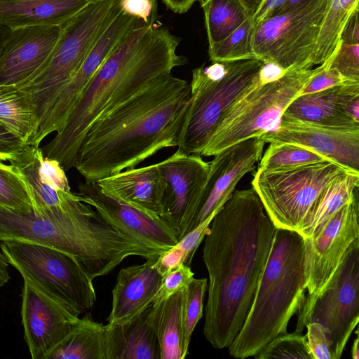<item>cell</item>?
<instances>
[{"instance_id":"obj_18","label":"cell","mask_w":359,"mask_h":359,"mask_svg":"<svg viewBox=\"0 0 359 359\" xmlns=\"http://www.w3.org/2000/svg\"><path fill=\"white\" fill-rule=\"evenodd\" d=\"M78 194L123 234L164 251L178 242L177 235L161 218L153 217L104 193L96 182L81 183Z\"/></svg>"},{"instance_id":"obj_17","label":"cell","mask_w":359,"mask_h":359,"mask_svg":"<svg viewBox=\"0 0 359 359\" xmlns=\"http://www.w3.org/2000/svg\"><path fill=\"white\" fill-rule=\"evenodd\" d=\"M315 151L345 169L359 172V129L325 126L283 114L278 126L261 137Z\"/></svg>"},{"instance_id":"obj_54","label":"cell","mask_w":359,"mask_h":359,"mask_svg":"<svg viewBox=\"0 0 359 359\" xmlns=\"http://www.w3.org/2000/svg\"><path fill=\"white\" fill-rule=\"evenodd\" d=\"M356 337L354 339L352 348H351V358L353 359H358L359 358V350H358V343L359 338L358 334V330H356Z\"/></svg>"},{"instance_id":"obj_25","label":"cell","mask_w":359,"mask_h":359,"mask_svg":"<svg viewBox=\"0 0 359 359\" xmlns=\"http://www.w3.org/2000/svg\"><path fill=\"white\" fill-rule=\"evenodd\" d=\"M43 156L41 147L25 144L8 162L27 184L33 214L39 217H57L72 210L82 199L79 194L53 189L41 180L39 164Z\"/></svg>"},{"instance_id":"obj_47","label":"cell","mask_w":359,"mask_h":359,"mask_svg":"<svg viewBox=\"0 0 359 359\" xmlns=\"http://www.w3.org/2000/svg\"><path fill=\"white\" fill-rule=\"evenodd\" d=\"M286 0H264L256 12L251 16L257 26L262 22L273 17Z\"/></svg>"},{"instance_id":"obj_5","label":"cell","mask_w":359,"mask_h":359,"mask_svg":"<svg viewBox=\"0 0 359 359\" xmlns=\"http://www.w3.org/2000/svg\"><path fill=\"white\" fill-rule=\"evenodd\" d=\"M304 238L276 229L269 258L239 332L228 347L236 358L254 357L279 334L306 298Z\"/></svg>"},{"instance_id":"obj_48","label":"cell","mask_w":359,"mask_h":359,"mask_svg":"<svg viewBox=\"0 0 359 359\" xmlns=\"http://www.w3.org/2000/svg\"><path fill=\"white\" fill-rule=\"evenodd\" d=\"M165 6L175 13L187 12L195 2L198 0H162Z\"/></svg>"},{"instance_id":"obj_39","label":"cell","mask_w":359,"mask_h":359,"mask_svg":"<svg viewBox=\"0 0 359 359\" xmlns=\"http://www.w3.org/2000/svg\"><path fill=\"white\" fill-rule=\"evenodd\" d=\"M194 273L189 265L180 263L166 271L153 302L154 305L161 304L172 294L184 290L194 278Z\"/></svg>"},{"instance_id":"obj_42","label":"cell","mask_w":359,"mask_h":359,"mask_svg":"<svg viewBox=\"0 0 359 359\" xmlns=\"http://www.w3.org/2000/svg\"><path fill=\"white\" fill-rule=\"evenodd\" d=\"M347 82L336 70L327 67L326 62H323L318 67L316 72L304 86L300 95L320 91Z\"/></svg>"},{"instance_id":"obj_53","label":"cell","mask_w":359,"mask_h":359,"mask_svg":"<svg viewBox=\"0 0 359 359\" xmlns=\"http://www.w3.org/2000/svg\"><path fill=\"white\" fill-rule=\"evenodd\" d=\"M11 30L0 25V56L8 41Z\"/></svg>"},{"instance_id":"obj_21","label":"cell","mask_w":359,"mask_h":359,"mask_svg":"<svg viewBox=\"0 0 359 359\" xmlns=\"http://www.w3.org/2000/svg\"><path fill=\"white\" fill-rule=\"evenodd\" d=\"M101 190L156 218H161L164 182L157 163L131 168L96 182Z\"/></svg>"},{"instance_id":"obj_43","label":"cell","mask_w":359,"mask_h":359,"mask_svg":"<svg viewBox=\"0 0 359 359\" xmlns=\"http://www.w3.org/2000/svg\"><path fill=\"white\" fill-rule=\"evenodd\" d=\"M39 175L41 180L53 189L71 191L65 170L56 160L43 156L39 164Z\"/></svg>"},{"instance_id":"obj_20","label":"cell","mask_w":359,"mask_h":359,"mask_svg":"<svg viewBox=\"0 0 359 359\" xmlns=\"http://www.w3.org/2000/svg\"><path fill=\"white\" fill-rule=\"evenodd\" d=\"M158 255L142 264L122 268L112 290L111 309L107 318V326L125 324L153 304L161 283L162 275L155 264Z\"/></svg>"},{"instance_id":"obj_26","label":"cell","mask_w":359,"mask_h":359,"mask_svg":"<svg viewBox=\"0 0 359 359\" xmlns=\"http://www.w3.org/2000/svg\"><path fill=\"white\" fill-rule=\"evenodd\" d=\"M88 3L85 0H0V25L11 30L62 25Z\"/></svg>"},{"instance_id":"obj_19","label":"cell","mask_w":359,"mask_h":359,"mask_svg":"<svg viewBox=\"0 0 359 359\" xmlns=\"http://www.w3.org/2000/svg\"><path fill=\"white\" fill-rule=\"evenodd\" d=\"M61 25L36 26L11 30L0 56V86L22 87L48 62Z\"/></svg>"},{"instance_id":"obj_49","label":"cell","mask_w":359,"mask_h":359,"mask_svg":"<svg viewBox=\"0 0 359 359\" xmlns=\"http://www.w3.org/2000/svg\"><path fill=\"white\" fill-rule=\"evenodd\" d=\"M344 110L353 121L359 123V95L348 100L344 104Z\"/></svg>"},{"instance_id":"obj_6","label":"cell","mask_w":359,"mask_h":359,"mask_svg":"<svg viewBox=\"0 0 359 359\" xmlns=\"http://www.w3.org/2000/svg\"><path fill=\"white\" fill-rule=\"evenodd\" d=\"M257 57L212 62L192 70L191 99L179 135V151L200 154L231 107L261 79Z\"/></svg>"},{"instance_id":"obj_23","label":"cell","mask_w":359,"mask_h":359,"mask_svg":"<svg viewBox=\"0 0 359 359\" xmlns=\"http://www.w3.org/2000/svg\"><path fill=\"white\" fill-rule=\"evenodd\" d=\"M359 95V82H347L320 91L299 95L283 114L293 118L332 128L359 129V123L345 112L344 104Z\"/></svg>"},{"instance_id":"obj_24","label":"cell","mask_w":359,"mask_h":359,"mask_svg":"<svg viewBox=\"0 0 359 359\" xmlns=\"http://www.w3.org/2000/svg\"><path fill=\"white\" fill-rule=\"evenodd\" d=\"M159 304H151L132 320L105 327L106 359H161L156 332Z\"/></svg>"},{"instance_id":"obj_52","label":"cell","mask_w":359,"mask_h":359,"mask_svg":"<svg viewBox=\"0 0 359 359\" xmlns=\"http://www.w3.org/2000/svg\"><path fill=\"white\" fill-rule=\"evenodd\" d=\"M251 17L264 0H240Z\"/></svg>"},{"instance_id":"obj_30","label":"cell","mask_w":359,"mask_h":359,"mask_svg":"<svg viewBox=\"0 0 359 359\" xmlns=\"http://www.w3.org/2000/svg\"><path fill=\"white\" fill-rule=\"evenodd\" d=\"M185 290L159 304L156 332L161 359H183L182 308Z\"/></svg>"},{"instance_id":"obj_13","label":"cell","mask_w":359,"mask_h":359,"mask_svg":"<svg viewBox=\"0 0 359 359\" xmlns=\"http://www.w3.org/2000/svg\"><path fill=\"white\" fill-rule=\"evenodd\" d=\"M359 320V239L349 248L331 282L308 316L325 329L334 359H339ZM306 323V324H307Z\"/></svg>"},{"instance_id":"obj_28","label":"cell","mask_w":359,"mask_h":359,"mask_svg":"<svg viewBox=\"0 0 359 359\" xmlns=\"http://www.w3.org/2000/svg\"><path fill=\"white\" fill-rule=\"evenodd\" d=\"M47 359H106L104 325L86 313L55 346Z\"/></svg>"},{"instance_id":"obj_37","label":"cell","mask_w":359,"mask_h":359,"mask_svg":"<svg viewBox=\"0 0 359 359\" xmlns=\"http://www.w3.org/2000/svg\"><path fill=\"white\" fill-rule=\"evenodd\" d=\"M256 359L301 358L312 359L306 334L285 332L275 337L257 355Z\"/></svg>"},{"instance_id":"obj_50","label":"cell","mask_w":359,"mask_h":359,"mask_svg":"<svg viewBox=\"0 0 359 359\" xmlns=\"http://www.w3.org/2000/svg\"><path fill=\"white\" fill-rule=\"evenodd\" d=\"M8 268L9 264L0 250V289L6 284L11 278Z\"/></svg>"},{"instance_id":"obj_7","label":"cell","mask_w":359,"mask_h":359,"mask_svg":"<svg viewBox=\"0 0 359 359\" xmlns=\"http://www.w3.org/2000/svg\"><path fill=\"white\" fill-rule=\"evenodd\" d=\"M121 12L120 0L89 2L61 25L59 39L44 68L30 81L20 87L31 97L39 128L60 93Z\"/></svg>"},{"instance_id":"obj_3","label":"cell","mask_w":359,"mask_h":359,"mask_svg":"<svg viewBox=\"0 0 359 359\" xmlns=\"http://www.w3.org/2000/svg\"><path fill=\"white\" fill-rule=\"evenodd\" d=\"M180 39L156 21L140 20L95 72L55 137L42 148L65 171L74 168L89 128L154 81L187 63Z\"/></svg>"},{"instance_id":"obj_22","label":"cell","mask_w":359,"mask_h":359,"mask_svg":"<svg viewBox=\"0 0 359 359\" xmlns=\"http://www.w3.org/2000/svg\"><path fill=\"white\" fill-rule=\"evenodd\" d=\"M140 20L121 11L94 46L79 69L60 93L53 106L57 114L67 116L71 112L97 69Z\"/></svg>"},{"instance_id":"obj_44","label":"cell","mask_w":359,"mask_h":359,"mask_svg":"<svg viewBox=\"0 0 359 359\" xmlns=\"http://www.w3.org/2000/svg\"><path fill=\"white\" fill-rule=\"evenodd\" d=\"M121 11L145 22L156 21V0H120Z\"/></svg>"},{"instance_id":"obj_55","label":"cell","mask_w":359,"mask_h":359,"mask_svg":"<svg viewBox=\"0 0 359 359\" xmlns=\"http://www.w3.org/2000/svg\"><path fill=\"white\" fill-rule=\"evenodd\" d=\"M85 1H87L88 2H93V1H102V0H85Z\"/></svg>"},{"instance_id":"obj_38","label":"cell","mask_w":359,"mask_h":359,"mask_svg":"<svg viewBox=\"0 0 359 359\" xmlns=\"http://www.w3.org/2000/svg\"><path fill=\"white\" fill-rule=\"evenodd\" d=\"M325 62L328 68L336 70L345 80L359 82V44L339 41Z\"/></svg>"},{"instance_id":"obj_31","label":"cell","mask_w":359,"mask_h":359,"mask_svg":"<svg viewBox=\"0 0 359 359\" xmlns=\"http://www.w3.org/2000/svg\"><path fill=\"white\" fill-rule=\"evenodd\" d=\"M201 7L208 46L224 40L250 17L240 0H203Z\"/></svg>"},{"instance_id":"obj_51","label":"cell","mask_w":359,"mask_h":359,"mask_svg":"<svg viewBox=\"0 0 359 359\" xmlns=\"http://www.w3.org/2000/svg\"><path fill=\"white\" fill-rule=\"evenodd\" d=\"M309 1V0H286L283 6L277 11L274 16L289 12Z\"/></svg>"},{"instance_id":"obj_8","label":"cell","mask_w":359,"mask_h":359,"mask_svg":"<svg viewBox=\"0 0 359 359\" xmlns=\"http://www.w3.org/2000/svg\"><path fill=\"white\" fill-rule=\"evenodd\" d=\"M315 69H287L273 80L261 79L226 111L201 153L212 156L253 137H261L278 126L285 109L316 72Z\"/></svg>"},{"instance_id":"obj_11","label":"cell","mask_w":359,"mask_h":359,"mask_svg":"<svg viewBox=\"0 0 359 359\" xmlns=\"http://www.w3.org/2000/svg\"><path fill=\"white\" fill-rule=\"evenodd\" d=\"M331 1L309 0L257 25L253 37L255 56L284 70L311 69L315 45Z\"/></svg>"},{"instance_id":"obj_45","label":"cell","mask_w":359,"mask_h":359,"mask_svg":"<svg viewBox=\"0 0 359 359\" xmlns=\"http://www.w3.org/2000/svg\"><path fill=\"white\" fill-rule=\"evenodd\" d=\"M25 145L0 125V160L8 161Z\"/></svg>"},{"instance_id":"obj_41","label":"cell","mask_w":359,"mask_h":359,"mask_svg":"<svg viewBox=\"0 0 359 359\" xmlns=\"http://www.w3.org/2000/svg\"><path fill=\"white\" fill-rule=\"evenodd\" d=\"M305 328L307 345L312 359H334L324 327L317 322H309Z\"/></svg>"},{"instance_id":"obj_15","label":"cell","mask_w":359,"mask_h":359,"mask_svg":"<svg viewBox=\"0 0 359 359\" xmlns=\"http://www.w3.org/2000/svg\"><path fill=\"white\" fill-rule=\"evenodd\" d=\"M22 277L24 339L32 358L47 359L78 323L79 314L28 277Z\"/></svg>"},{"instance_id":"obj_29","label":"cell","mask_w":359,"mask_h":359,"mask_svg":"<svg viewBox=\"0 0 359 359\" xmlns=\"http://www.w3.org/2000/svg\"><path fill=\"white\" fill-rule=\"evenodd\" d=\"M0 125L24 144H31L39 121L26 91L15 86H0Z\"/></svg>"},{"instance_id":"obj_14","label":"cell","mask_w":359,"mask_h":359,"mask_svg":"<svg viewBox=\"0 0 359 359\" xmlns=\"http://www.w3.org/2000/svg\"><path fill=\"white\" fill-rule=\"evenodd\" d=\"M157 165L164 182L161 219L179 241L187 233L193 219L210 163L200 154L177 150Z\"/></svg>"},{"instance_id":"obj_32","label":"cell","mask_w":359,"mask_h":359,"mask_svg":"<svg viewBox=\"0 0 359 359\" xmlns=\"http://www.w3.org/2000/svg\"><path fill=\"white\" fill-rule=\"evenodd\" d=\"M359 0H332L324 17L313 54V65H320L332 55L341 32Z\"/></svg>"},{"instance_id":"obj_46","label":"cell","mask_w":359,"mask_h":359,"mask_svg":"<svg viewBox=\"0 0 359 359\" xmlns=\"http://www.w3.org/2000/svg\"><path fill=\"white\" fill-rule=\"evenodd\" d=\"M359 8L351 15L345 24L339 37V41L348 44H359Z\"/></svg>"},{"instance_id":"obj_10","label":"cell","mask_w":359,"mask_h":359,"mask_svg":"<svg viewBox=\"0 0 359 359\" xmlns=\"http://www.w3.org/2000/svg\"><path fill=\"white\" fill-rule=\"evenodd\" d=\"M9 264L79 315L91 309L96 294L91 280L69 255L48 246L9 241L0 243Z\"/></svg>"},{"instance_id":"obj_2","label":"cell","mask_w":359,"mask_h":359,"mask_svg":"<svg viewBox=\"0 0 359 359\" xmlns=\"http://www.w3.org/2000/svg\"><path fill=\"white\" fill-rule=\"evenodd\" d=\"M190 99L186 80L171 74L154 81L93 123L74 168L86 182H95L177 146Z\"/></svg>"},{"instance_id":"obj_27","label":"cell","mask_w":359,"mask_h":359,"mask_svg":"<svg viewBox=\"0 0 359 359\" xmlns=\"http://www.w3.org/2000/svg\"><path fill=\"white\" fill-rule=\"evenodd\" d=\"M359 172H348L320 195L297 231L303 238L314 237L332 217L358 194Z\"/></svg>"},{"instance_id":"obj_33","label":"cell","mask_w":359,"mask_h":359,"mask_svg":"<svg viewBox=\"0 0 359 359\" xmlns=\"http://www.w3.org/2000/svg\"><path fill=\"white\" fill-rule=\"evenodd\" d=\"M329 161L318 153L290 143L271 142L262 154L259 168L275 170Z\"/></svg>"},{"instance_id":"obj_12","label":"cell","mask_w":359,"mask_h":359,"mask_svg":"<svg viewBox=\"0 0 359 359\" xmlns=\"http://www.w3.org/2000/svg\"><path fill=\"white\" fill-rule=\"evenodd\" d=\"M358 194L314 237L304 238V269L308 295L297 312L295 331L302 333L316 299L325 290L350 246L359 239Z\"/></svg>"},{"instance_id":"obj_4","label":"cell","mask_w":359,"mask_h":359,"mask_svg":"<svg viewBox=\"0 0 359 359\" xmlns=\"http://www.w3.org/2000/svg\"><path fill=\"white\" fill-rule=\"evenodd\" d=\"M16 241L64 252L91 280L139 254L138 241L118 231L83 201L57 217H36L0 206V242Z\"/></svg>"},{"instance_id":"obj_36","label":"cell","mask_w":359,"mask_h":359,"mask_svg":"<svg viewBox=\"0 0 359 359\" xmlns=\"http://www.w3.org/2000/svg\"><path fill=\"white\" fill-rule=\"evenodd\" d=\"M207 278H194L184 292L182 308V357L189 353L193 332L203 316Z\"/></svg>"},{"instance_id":"obj_16","label":"cell","mask_w":359,"mask_h":359,"mask_svg":"<svg viewBox=\"0 0 359 359\" xmlns=\"http://www.w3.org/2000/svg\"><path fill=\"white\" fill-rule=\"evenodd\" d=\"M265 143L262 137L250 138L213 156L187 233L219 212L243 177L254 171L262 158Z\"/></svg>"},{"instance_id":"obj_35","label":"cell","mask_w":359,"mask_h":359,"mask_svg":"<svg viewBox=\"0 0 359 359\" xmlns=\"http://www.w3.org/2000/svg\"><path fill=\"white\" fill-rule=\"evenodd\" d=\"M0 206L20 213L32 212V203L27 183L11 164L0 160Z\"/></svg>"},{"instance_id":"obj_1","label":"cell","mask_w":359,"mask_h":359,"mask_svg":"<svg viewBox=\"0 0 359 359\" xmlns=\"http://www.w3.org/2000/svg\"><path fill=\"white\" fill-rule=\"evenodd\" d=\"M276 229L252 188L234 191L212 219L203 259L209 278L203 334L213 348H228L243 327Z\"/></svg>"},{"instance_id":"obj_34","label":"cell","mask_w":359,"mask_h":359,"mask_svg":"<svg viewBox=\"0 0 359 359\" xmlns=\"http://www.w3.org/2000/svg\"><path fill=\"white\" fill-rule=\"evenodd\" d=\"M255 27L250 17L224 40L208 46L210 60L218 62L256 57L253 52Z\"/></svg>"},{"instance_id":"obj_40","label":"cell","mask_w":359,"mask_h":359,"mask_svg":"<svg viewBox=\"0 0 359 359\" xmlns=\"http://www.w3.org/2000/svg\"><path fill=\"white\" fill-rule=\"evenodd\" d=\"M216 214L211 215L180 238L175 248L181 255L183 263L189 265L196 250L205 238L208 227Z\"/></svg>"},{"instance_id":"obj_9","label":"cell","mask_w":359,"mask_h":359,"mask_svg":"<svg viewBox=\"0 0 359 359\" xmlns=\"http://www.w3.org/2000/svg\"><path fill=\"white\" fill-rule=\"evenodd\" d=\"M349 171L325 161L275 170L258 168L252 188L276 228L297 231L320 195Z\"/></svg>"}]
</instances>
